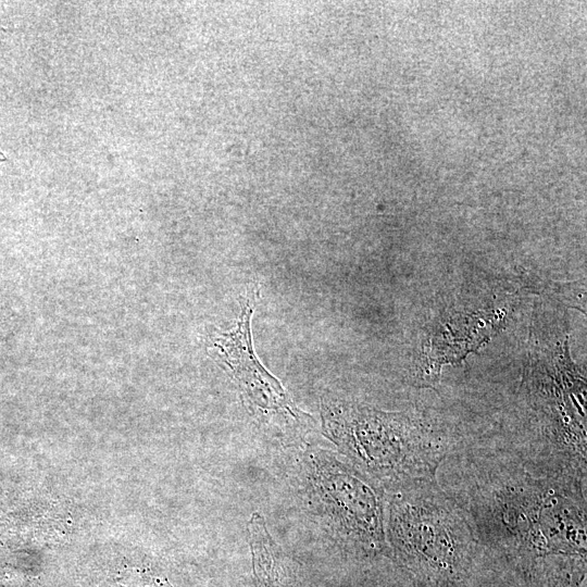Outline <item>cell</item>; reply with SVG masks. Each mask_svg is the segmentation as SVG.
<instances>
[{
    "label": "cell",
    "mask_w": 587,
    "mask_h": 587,
    "mask_svg": "<svg viewBox=\"0 0 587 587\" xmlns=\"http://www.w3.org/2000/svg\"><path fill=\"white\" fill-rule=\"evenodd\" d=\"M253 299L248 298L229 332L217 334L212 346L237 383L243 399L253 413L261 416L278 415L286 422L303 425L310 416L298 409L283 388L257 359L250 333Z\"/></svg>",
    "instance_id": "5b68a950"
},
{
    "label": "cell",
    "mask_w": 587,
    "mask_h": 587,
    "mask_svg": "<svg viewBox=\"0 0 587 587\" xmlns=\"http://www.w3.org/2000/svg\"><path fill=\"white\" fill-rule=\"evenodd\" d=\"M323 430L349 464L385 489L435 479L452 437L419 415L346 401L322 403Z\"/></svg>",
    "instance_id": "3957f363"
},
{
    "label": "cell",
    "mask_w": 587,
    "mask_h": 587,
    "mask_svg": "<svg viewBox=\"0 0 587 587\" xmlns=\"http://www.w3.org/2000/svg\"><path fill=\"white\" fill-rule=\"evenodd\" d=\"M463 508L488 554L515 571L547 555L586 558V480L500 465L474 482Z\"/></svg>",
    "instance_id": "6da1fadb"
},
{
    "label": "cell",
    "mask_w": 587,
    "mask_h": 587,
    "mask_svg": "<svg viewBox=\"0 0 587 587\" xmlns=\"http://www.w3.org/2000/svg\"><path fill=\"white\" fill-rule=\"evenodd\" d=\"M586 570V558L547 555L533 560L516 572L523 587H582Z\"/></svg>",
    "instance_id": "8992f818"
},
{
    "label": "cell",
    "mask_w": 587,
    "mask_h": 587,
    "mask_svg": "<svg viewBox=\"0 0 587 587\" xmlns=\"http://www.w3.org/2000/svg\"><path fill=\"white\" fill-rule=\"evenodd\" d=\"M248 536L255 587H288L280 550L258 512L252 513L248 522Z\"/></svg>",
    "instance_id": "52a82bcc"
},
{
    "label": "cell",
    "mask_w": 587,
    "mask_h": 587,
    "mask_svg": "<svg viewBox=\"0 0 587 587\" xmlns=\"http://www.w3.org/2000/svg\"><path fill=\"white\" fill-rule=\"evenodd\" d=\"M310 486L332 535L359 555H386L385 490L328 452L310 461Z\"/></svg>",
    "instance_id": "277c9868"
},
{
    "label": "cell",
    "mask_w": 587,
    "mask_h": 587,
    "mask_svg": "<svg viewBox=\"0 0 587 587\" xmlns=\"http://www.w3.org/2000/svg\"><path fill=\"white\" fill-rule=\"evenodd\" d=\"M388 491L389 557L410 574L414 587H470L489 554L463 505L436 478Z\"/></svg>",
    "instance_id": "7a4b0ae2"
}]
</instances>
